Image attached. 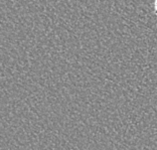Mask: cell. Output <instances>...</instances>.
<instances>
[{"label": "cell", "instance_id": "6da1fadb", "mask_svg": "<svg viewBox=\"0 0 157 150\" xmlns=\"http://www.w3.org/2000/svg\"><path fill=\"white\" fill-rule=\"evenodd\" d=\"M154 11L156 14V19H157V0H155V3H154Z\"/></svg>", "mask_w": 157, "mask_h": 150}]
</instances>
